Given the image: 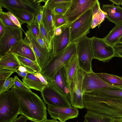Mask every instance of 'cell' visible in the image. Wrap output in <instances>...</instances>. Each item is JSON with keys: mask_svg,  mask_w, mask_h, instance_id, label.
<instances>
[{"mask_svg": "<svg viewBox=\"0 0 122 122\" xmlns=\"http://www.w3.org/2000/svg\"><path fill=\"white\" fill-rule=\"evenodd\" d=\"M76 54H77L76 43H71L62 52L52 56L46 65L41 70V73L47 80L51 78Z\"/></svg>", "mask_w": 122, "mask_h": 122, "instance_id": "277c9868", "label": "cell"}, {"mask_svg": "<svg viewBox=\"0 0 122 122\" xmlns=\"http://www.w3.org/2000/svg\"><path fill=\"white\" fill-rule=\"evenodd\" d=\"M15 72V71L7 69L0 68V86L5 81Z\"/></svg>", "mask_w": 122, "mask_h": 122, "instance_id": "e575fe53", "label": "cell"}, {"mask_svg": "<svg viewBox=\"0 0 122 122\" xmlns=\"http://www.w3.org/2000/svg\"><path fill=\"white\" fill-rule=\"evenodd\" d=\"M84 71L79 69L70 87V92L67 96L70 103L75 108L82 109L84 108L82 85Z\"/></svg>", "mask_w": 122, "mask_h": 122, "instance_id": "8fae6325", "label": "cell"}, {"mask_svg": "<svg viewBox=\"0 0 122 122\" xmlns=\"http://www.w3.org/2000/svg\"><path fill=\"white\" fill-rule=\"evenodd\" d=\"M41 94L45 103L48 106L59 107H71L67 97L64 95L48 81Z\"/></svg>", "mask_w": 122, "mask_h": 122, "instance_id": "9c48e42d", "label": "cell"}, {"mask_svg": "<svg viewBox=\"0 0 122 122\" xmlns=\"http://www.w3.org/2000/svg\"><path fill=\"white\" fill-rule=\"evenodd\" d=\"M62 30L59 35L54 36L52 40L51 56L57 55L64 50L71 43L69 24L61 27Z\"/></svg>", "mask_w": 122, "mask_h": 122, "instance_id": "5bb4252c", "label": "cell"}, {"mask_svg": "<svg viewBox=\"0 0 122 122\" xmlns=\"http://www.w3.org/2000/svg\"><path fill=\"white\" fill-rule=\"evenodd\" d=\"M48 81L64 95L67 97L70 92V86L68 83L65 67L59 69Z\"/></svg>", "mask_w": 122, "mask_h": 122, "instance_id": "e0dca14e", "label": "cell"}, {"mask_svg": "<svg viewBox=\"0 0 122 122\" xmlns=\"http://www.w3.org/2000/svg\"><path fill=\"white\" fill-rule=\"evenodd\" d=\"M114 122H122V118H114Z\"/></svg>", "mask_w": 122, "mask_h": 122, "instance_id": "f5cc1de1", "label": "cell"}, {"mask_svg": "<svg viewBox=\"0 0 122 122\" xmlns=\"http://www.w3.org/2000/svg\"><path fill=\"white\" fill-rule=\"evenodd\" d=\"M39 28L40 36L45 43L48 51L51 54L52 38L46 30L41 21Z\"/></svg>", "mask_w": 122, "mask_h": 122, "instance_id": "1f68e13d", "label": "cell"}, {"mask_svg": "<svg viewBox=\"0 0 122 122\" xmlns=\"http://www.w3.org/2000/svg\"><path fill=\"white\" fill-rule=\"evenodd\" d=\"M97 0H72L71 4L64 15L68 24L74 21L87 10L92 9Z\"/></svg>", "mask_w": 122, "mask_h": 122, "instance_id": "7c38bea8", "label": "cell"}, {"mask_svg": "<svg viewBox=\"0 0 122 122\" xmlns=\"http://www.w3.org/2000/svg\"><path fill=\"white\" fill-rule=\"evenodd\" d=\"M0 21L4 25L12 28L19 27L14 24L10 20L6 12H3L0 7Z\"/></svg>", "mask_w": 122, "mask_h": 122, "instance_id": "836d02e7", "label": "cell"}, {"mask_svg": "<svg viewBox=\"0 0 122 122\" xmlns=\"http://www.w3.org/2000/svg\"><path fill=\"white\" fill-rule=\"evenodd\" d=\"M9 52L33 61H36L35 55L32 49L24 41L23 39L11 49Z\"/></svg>", "mask_w": 122, "mask_h": 122, "instance_id": "44dd1931", "label": "cell"}, {"mask_svg": "<svg viewBox=\"0 0 122 122\" xmlns=\"http://www.w3.org/2000/svg\"><path fill=\"white\" fill-rule=\"evenodd\" d=\"M3 25L2 22L0 21V37H1L3 35Z\"/></svg>", "mask_w": 122, "mask_h": 122, "instance_id": "f907efd6", "label": "cell"}, {"mask_svg": "<svg viewBox=\"0 0 122 122\" xmlns=\"http://www.w3.org/2000/svg\"><path fill=\"white\" fill-rule=\"evenodd\" d=\"M14 78L9 77L5 81L3 85L0 86V94L6 91L13 86L14 83Z\"/></svg>", "mask_w": 122, "mask_h": 122, "instance_id": "d590c367", "label": "cell"}, {"mask_svg": "<svg viewBox=\"0 0 122 122\" xmlns=\"http://www.w3.org/2000/svg\"><path fill=\"white\" fill-rule=\"evenodd\" d=\"M67 80L70 87L71 84L80 69L77 54L73 55L64 66Z\"/></svg>", "mask_w": 122, "mask_h": 122, "instance_id": "603a6c76", "label": "cell"}, {"mask_svg": "<svg viewBox=\"0 0 122 122\" xmlns=\"http://www.w3.org/2000/svg\"><path fill=\"white\" fill-rule=\"evenodd\" d=\"M6 13L11 21L16 25L23 30L19 20L16 17L9 11Z\"/></svg>", "mask_w": 122, "mask_h": 122, "instance_id": "b9f144b4", "label": "cell"}, {"mask_svg": "<svg viewBox=\"0 0 122 122\" xmlns=\"http://www.w3.org/2000/svg\"><path fill=\"white\" fill-rule=\"evenodd\" d=\"M27 120L25 117L21 115L17 117L12 122H27Z\"/></svg>", "mask_w": 122, "mask_h": 122, "instance_id": "ee69618b", "label": "cell"}, {"mask_svg": "<svg viewBox=\"0 0 122 122\" xmlns=\"http://www.w3.org/2000/svg\"><path fill=\"white\" fill-rule=\"evenodd\" d=\"M84 103L88 110L122 118V98L102 97L89 92L85 95Z\"/></svg>", "mask_w": 122, "mask_h": 122, "instance_id": "7a4b0ae2", "label": "cell"}, {"mask_svg": "<svg viewBox=\"0 0 122 122\" xmlns=\"http://www.w3.org/2000/svg\"><path fill=\"white\" fill-rule=\"evenodd\" d=\"M90 92L95 95L102 97L122 98V87L116 86L108 87Z\"/></svg>", "mask_w": 122, "mask_h": 122, "instance_id": "d6986e66", "label": "cell"}, {"mask_svg": "<svg viewBox=\"0 0 122 122\" xmlns=\"http://www.w3.org/2000/svg\"><path fill=\"white\" fill-rule=\"evenodd\" d=\"M23 82L30 89L41 92L46 86L43 84L40 80L30 73L28 72L26 77L22 78Z\"/></svg>", "mask_w": 122, "mask_h": 122, "instance_id": "83f0119b", "label": "cell"}, {"mask_svg": "<svg viewBox=\"0 0 122 122\" xmlns=\"http://www.w3.org/2000/svg\"><path fill=\"white\" fill-rule=\"evenodd\" d=\"M118 43L122 44V37L119 40Z\"/></svg>", "mask_w": 122, "mask_h": 122, "instance_id": "db71d44e", "label": "cell"}, {"mask_svg": "<svg viewBox=\"0 0 122 122\" xmlns=\"http://www.w3.org/2000/svg\"><path fill=\"white\" fill-rule=\"evenodd\" d=\"M19 114V104L13 87L0 94V122H12Z\"/></svg>", "mask_w": 122, "mask_h": 122, "instance_id": "3957f363", "label": "cell"}, {"mask_svg": "<svg viewBox=\"0 0 122 122\" xmlns=\"http://www.w3.org/2000/svg\"><path fill=\"white\" fill-rule=\"evenodd\" d=\"M90 38L93 59L107 62L115 57V52L113 46L107 43L103 38L95 36Z\"/></svg>", "mask_w": 122, "mask_h": 122, "instance_id": "ba28073f", "label": "cell"}, {"mask_svg": "<svg viewBox=\"0 0 122 122\" xmlns=\"http://www.w3.org/2000/svg\"><path fill=\"white\" fill-rule=\"evenodd\" d=\"M25 33L24 41L31 48L35 55L36 61L41 71L48 62L51 57L50 53L43 49L33 35L30 30L28 29Z\"/></svg>", "mask_w": 122, "mask_h": 122, "instance_id": "30bf717a", "label": "cell"}, {"mask_svg": "<svg viewBox=\"0 0 122 122\" xmlns=\"http://www.w3.org/2000/svg\"><path fill=\"white\" fill-rule=\"evenodd\" d=\"M18 70L20 71L23 72H28L26 68L24 66H20L19 67Z\"/></svg>", "mask_w": 122, "mask_h": 122, "instance_id": "681fc988", "label": "cell"}, {"mask_svg": "<svg viewBox=\"0 0 122 122\" xmlns=\"http://www.w3.org/2000/svg\"><path fill=\"white\" fill-rule=\"evenodd\" d=\"M62 32V30L61 27L56 28L54 31V36L60 35L61 34Z\"/></svg>", "mask_w": 122, "mask_h": 122, "instance_id": "7dc6e473", "label": "cell"}, {"mask_svg": "<svg viewBox=\"0 0 122 122\" xmlns=\"http://www.w3.org/2000/svg\"><path fill=\"white\" fill-rule=\"evenodd\" d=\"M52 17L55 30L58 28L68 24L67 20L64 15H55L52 13Z\"/></svg>", "mask_w": 122, "mask_h": 122, "instance_id": "d6a6232c", "label": "cell"}, {"mask_svg": "<svg viewBox=\"0 0 122 122\" xmlns=\"http://www.w3.org/2000/svg\"><path fill=\"white\" fill-rule=\"evenodd\" d=\"M109 0L112 2L113 4H115L119 6L121 5L122 1V0Z\"/></svg>", "mask_w": 122, "mask_h": 122, "instance_id": "c3c4849f", "label": "cell"}, {"mask_svg": "<svg viewBox=\"0 0 122 122\" xmlns=\"http://www.w3.org/2000/svg\"><path fill=\"white\" fill-rule=\"evenodd\" d=\"M122 37V22L116 25L103 38L107 43L113 46L118 43Z\"/></svg>", "mask_w": 122, "mask_h": 122, "instance_id": "d4e9b609", "label": "cell"}, {"mask_svg": "<svg viewBox=\"0 0 122 122\" xmlns=\"http://www.w3.org/2000/svg\"><path fill=\"white\" fill-rule=\"evenodd\" d=\"M27 26L28 29L30 30L33 36L36 39L40 36L38 25L34 20L30 24L27 25Z\"/></svg>", "mask_w": 122, "mask_h": 122, "instance_id": "74e56055", "label": "cell"}, {"mask_svg": "<svg viewBox=\"0 0 122 122\" xmlns=\"http://www.w3.org/2000/svg\"><path fill=\"white\" fill-rule=\"evenodd\" d=\"M42 8L43 7L42 6L35 14V16L34 21L38 24L39 28L42 19L43 14Z\"/></svg>", "mask_w": 122, "mask_h": 122, "instance_id": "ab89813d", "label": "cell"}, {"mask_svg": "<svg viewBox=\"0 0 122 122\" xmlns=\"http://www.w3.org/2000/svg\"><path fill=\"white\" fill-rule=\"evenodd\" d=\"M92 20V10L90 9L74 21L69 24L71 43L76 42L89 33Z\"/></svg>", "mask_w": 122, "mask_h": 122, "instance_id": "5b68a950", "label": "cell"}, {"mask_svg": "<svg viewBox=\"0 0 122 122\" xmlns=\"http://www.w3.org/2000/svg\"><path fill=\"white\" fill-rule=\"evenodd\" d=\"M15 54L21 65L25 67L28 72H41L40 68L36 61H33L19 55Z\"/></svg>", "mask_w": 122, "mask_h": 122, "instance_id": "f1b7e54d", "label": "cell"}, {"mask_svg": "<svg viewBox=\"0 0 122 122\" xmlns=\"http://www.w3.org/2000/svg\"><path fill=\"white\" fill-rule=\"evenodd\" d=\"M13 87L19 101L20 114L34 122H43L47 119L45 104L37 94Z\"/></svg>", "mask_w": 122, "mask_h": 122, "instance_id": "6da1fadb", "label": "cell"}, {"mask_svg": "<svg viewBox=\"0 0 122 122\" xmlns=\"http://www.w3.org/2000/svg\"><path fill=\"white\" fill-rule=\"evenodd\" d=\"M7 9L16 17L21 25L24 23L30 25L34 20L35 15L28 11L17 8Z\"/></svg>", "mask_w": 122, "mask_h": 122, "instance_id": "cb8c5ba5", "label": "cell"}, {"mask_svg": "<svg viewBox=\"0 0 122 122\" xmlns=\"http://www.w3.org/2000/svg\"><path fill=\"white\" fill-rule=\"evenodd\" d=\"M21 66L15 54L9 52L0 56V68L14 70Z\"/></svg>", "mask_w": 122, "mask_h": 122, "instance_id": "ffe728a7", "label": "cell"}, {"mask_svg": "<svg viewBox=\"0 0 122 122\" xmlns=\"http://www.w3.org/2000/svg\"><path fill=\"white\" fill-rule=\"evenodd\" d=\"M82 122H86L85 120H84Z\"/></svg>", "mask_w": 122, "mask_h": 122, "instance_id": "11a10c76", "label": "cell"}, {"mask_svg": "<svg viewBox=\"0 0 122 122\" xmlns=\"http://www.w3.org/2000/svg\"><path fill=\"white\" fill-rule=\"evenodd\" d=\"M72 0H45L44 5L51 10L57 8H68Z\"/></svg>", "mask_w": 122, "mask_h": 122, "instance_id": "4dcf8cb0", "label": "cell"}, {"mask_svg": "<svg viewBox=\"0 0 122 122\" xmlns=\"http://www.w3.org/2000/svg\"><path fill=\"white\" fill-rule=\"evenodd\" d=\"M76 45L80 69L87 73L93 72L92 66L93 55L90 38L85 36L76 42Z\"/></svg>", "mask_w": 122, "mask_h": 122, "instance_id": "8992f818", "label": "cell"}, {"mask_svg": "<svg viewBox=\"0 0 122 122\" xmlns=\"http://www.w3.org/2000/svg\"><path fill=\"white\" fill-rule=\"evenodd\" d=\"M15 72H16L19 76L23 78H25L26 77L27 73L28 72L20 71L18 69L15 70Z\"/></svg>", "mask_w": 122, "mask_h": 122, "instance_id": "bcb514c9", "label": "cell"}, {"mask_svg": "<svg viewBox=\"0 0 122 122\" xmlns=\"http://www.w3.org/2000/svg\"><path fill=\"white\" fill-rule=\"evenodd\" d=\"M113 47L115 52V57L122 58V44L118 43Z\"/></svg>", "mask_w": 122, "mask_h": 122, "instance_id": "f35d334b", "label": "cell"}, {"mask_svg": "<svg viewBox=\"0 0 122 122\" xmlns=\"http://www.w3.org/2000/svg\"><path fill=\"white\" fill-rule=\"evenodd\" d=\"M3 25V33L0 37V56L9 52L23 40L22 30L25 32L19 27L12 28Z\"/></svg>", "mask_w": 122, "mask_h": 122, "instance_id": "52a82bcc", "label": "cell"}, {"mask_svg": "<svg viewBox=\"0 0 122 122\" xmlns=\"http://www.w3.org/2000/svg\"><path fill=\"white\" fill-rule=\"evenodd\" d=\"M102 10L105 13L106 18L116 25L122 22V8L114 4L102 5Z\"/></svg>", "mask_w": 122, "mask_h": 122, "instance_id": "ac0fdd59", "label": "cell"}, {"mask_svg": "<svg viewBox=\"0 0 122 122\" xmlns=\"http://www.w3.org/2000/svg\"><path fill=\"white\" fill-rule=\"evenodd\" d=\"M68 8H57L51 10L52 13L55 15H64Z\"/></svg>", "mask_w": 122, "mask_h": 122, "instance_id": "7bdbcfd3", "label": "cell"}, {"mask_svg": "<svg viewBox=\"0 0 122 122\" xmlns=\"http://www.w3.org/2000/svg\"><path fill=\"white\" fill-rule=\"evenodd\" d=\"M96 74L107 83L114 86L122 87V76L104 73H95Z\"/></svg>", "mask_w": 122, "mask_h": 122, "instance_id": "f546056e", "label": "cell"}, {"mask_svg": "<svg viewBox=\"0 0 122 122\" xmlns=\"http://www.w3.org/2000/svg\"><path fill=\"white\" fill-rule=\"evenodd\" d=\"M43 122H61L56 119H46Z\"/></svg>", "mask_w": 122, "mask_h": 122, "instance_id": "816d5d0a", "label": "cell"}, {"mask_svg": "<svg viewBox=\"0 0 122 122\" xmlns=\"http://www.w3.org/2000/svg\"><path fill=\"white\" fill-rule=\"evenodd\" d=\"M45 0H0V6L6 8H17L28 11L35 15Z\"/></svg>", "mask_w": 122, "mask_h": 122, "instance_id": "4fadbf2b", "label": "cell"}, {"mask_svg": "<svg viewBox=\"0 0 122 122\" xmlns=\"http://www.w3.org/2000/svg\"><path fill=\"white\" fill-rule=\"evenodd\" d=\"M36 40L39 45L43 49L48 51L45 43L40 36L36 39Z\"/></svg>", "mask_w": 122, "mask_h": 122, "instance_id": "f6af8a7d", "label": "cell"}, {"mask_svg": "<svg viewBox=\"0 0 122 122\" xmlns=\"http://www.w3.org/2000/svg\"><path fill=\"white\" fill-rule=\"evenodd\" d=\"M35 76L39 78L41 83L43 85L47 86L48 84L47 79L42 75L40 72H33L32 73Z\"/></svg>", "mask_w": 122, "mask_h": 122, "instance_id": "60d3db41", "label": "cell"}, {"mask_svg": "<svg viewBox=\"0 0 122 122\" xmlns=\"http://www.w3.org/2000/svg\"><path fill=\"white\" fill-rule=\"evenodd\" d=\"M42 7L43 14L41 21L46 30L53 38L55 29L52 18V11L44 5Z\"/></svg>", "mask_w": 122, "mask_h": 122, "instance_id": "7402d4cb", "label": "cell"}, {"mask_svg": "<svg viewBox=\"0 0 122 122\" xmlns=\"http://www.w3.org/2000/svg\"><path fill=\"white\" fill-rule=\"evenodd\" d=\"M92 20L91 29L99 25L106 18V14L101 9L100 3L98 0L92 8Z\"/></svg>", "mask_w": 122, "mask_h": 122, "instance_id": "4316f807", "label": "cell"}, {"mask_svg": "<svg viewBox=\"0 0 122 122\" xmlns=\"http://www.w3.org/2000/svg\"><path fill=\"white\" fill-rule=\"evenodd\" d=\"M121 5L122 6V2L121 4Z\"/></svg>", "mask_w": 122, "mask_h": 122, "instance_id": "9f6ffc18", "label": "cell"}, {"mask_svg": "<svg viewBox=\"0 0 122 122\" xmlns=\"http://www.w3.org/2000/svg\"><path fill=\"white\" fill-rule=\"evenodd\" d=\"M51 118L58 119L61 122H65L70 119L78 117L79 111L73 107H59L48 106L47 108Z\"/></svg>", "mask_w": 122, "mask_h": 122, "instance_id": "2e32d148", "label": "cell"}, {"mask_svg": "<svg viewBox=\"0 0 122 122\" xmlns=\"http://www.w3.org/2000/svg\"><path fill=\"white\" fill-rule=\"evenodd\" d=\"M105 82L92 72H84L82 85V94L95 90L104 88L114 87Z\"/></svg>", "mask_w": 122, "mask_h": 122, "instance_id": "9a60e30c", "label": "cell"}, {"mask_svg": "<svg viewBox=\"0 0 122 122\" xmlns=\"http://www.w3.org/2000/svg\"><path fill=\"white\" fill-rule=\"evenodd\" d=\"M14 87L16 88L25 91L32 92L30 89L28 88L24 83L21 81L17 76H15L14 77Z\"/></svg>", "mask_w": 122, "mask_h": 122, "instance_id": "8d00e7d4", "label": "cell"}, {"mask_svg": "<svg viewBox=\"0 0 122 122\" xmlns=\"http://www.w3.org/2000/svg\"><path fill=\"white\" fill-rule=\"evenodd\" d=\"M114 118L107 115L89 110L84 116L86 122H114Z\"/></svg>", "mask_w": 122, "mask_h": 122, "instance_id": "484cf974", "label": "cell"}]
</instances>
